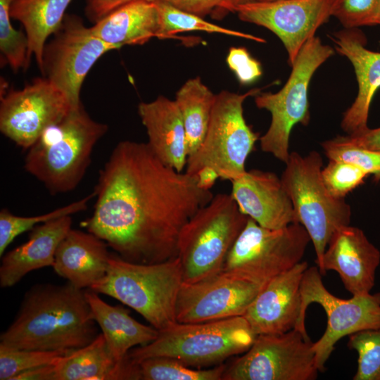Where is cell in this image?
Segmentation results:
<instances>
[{
    "instance_id": "cell-1",
    "label": "cell",
    "mask_w": 380,
    "mask_h": 380,
    "mask_svg": "<svg viewBox=\"0 0 380 380\" xmlns=\"http://www.w3.org/2000/svg\"><path fill=\"white\" fill-rule=\"evenodd\" d=\"M94 211L82 225L122 259L154 264L177 257L183 227L213 197L197 176L166 165L147 143L125 140L99 172Z\"/></svg>"
},
{
    "instance_id": "cell-2",
    "label": "cell",
    "mask_w": 380,
    "mask_h": 380,
    "mask_svg": "<svg viewBox=\"0 0 380 380\" xmlns=\"http://www.w3.org/2000/svg\"><path fill=\"white\" fill-rule=\"evenodd\" d=\"M99 335L85 291L70 284H39L25 294L0 345L39 350H76Z\"/></svg>"
},
{
    "instance_id": "cell-3",
    "label": "cell",
    "mask_w": 380,
    "mask_h": 380,
    "mask_svg": "<svg viewBox=\"0 0 380 380\" xmlns=\"http://www.w3.org/2000/svg\"><path fill=\"white\" fill-rule=\"evenodd\" d=\"M108 125L93 120L82 103L46 128L27 149L24 168L52 195L74 190L91 163Z\"/></svg>"
},
{
    "instance_id": "cell-4",
    "label": "cell",
    "mask_w": 380,
    "mask_h": 380,
    "mask_svg": "<svg viewBox=\"0 0 380 380\" xmlns=\"http://www.w3.org/2000/svg\"><path fill=\"white\" fill-rule=\"evenodd\" d=\"M182 283L177 257L141 264L110 254L106 275L90 289L127 305L160 331L177 323L176 303Z\"/></svg>"
},
{
    "instance_id": "cell-5",
    "label": "cell",
    "mask_w": 380,
    "mask_h": 380,
    "mask_svg": "<svg viewBox=\"0 0 380 380\" xmlns=\"http://www.w3.org/2000/svg\"><path fill=\"white\" fill-rule=\"evenodd\" d=\"M256 336L244 316L199 323L177 322L160 330L152 342L129 350L127 356L134 362L151 357H169L189 367L205 369L245 353Z\"/></svg>"
},
{
    "instance_id": "cell-6",
    "label": "cell",
    "mask_w": 380,
    "mask_h": 380,
    "mask_svg": "<svg viewBox=\"0 0 380 380\" xmlns=\"http://www.w3.org/2000/svg\"><path fill=\"white\" fill-rule=\"evenodd\" d=\"M248 219L231 194H217L201 208L179 237L177 258L183 283H194L220 272Z\"/></svg>"
},
{
    "instance_id": "cell-7",
    "label": "cell",
    "mask_w": 380,
    "mask_h": 380,
    "mask_svg": "<svg viewBox=\"0 0 380 380\" xmlns=\"http://www.w3.org/2000/svg\"><path fill=\"white\" fill-rule=\"evenodd\" d=\"M323 160L312 151L303 156L290 153L281 175L283 185L293 203L296 220L308 233L321 270L327 244L341 227L349 225L351 208L345 201L332 196L322 178Z\"/></svg>"
},
{
    "instance_id": "cell-8",
    "label": "cell",
    "mask_w": 380,
    "mask_h": 380,
    "mask_svg": "<svg viewBox=\"0 0 380 380\" xmlns=\"http://www.w3.org/2000/svg\"><path fill=\"white\" fill-rule=\"evenodd\" d=\"M262 90L255 88L244 94L223 90L215 94L206 135L198 149L188 157L185 172L195 175L209 168L220 179L232 182L246 171V160L260 137L247 124L243 105L248 97Z\"/></svg>"
},
{
    "instance_id": "cell-9",
    "label": "cell",
    "mask_w": 380,
    "mask_h": 380,
    "mask_svg": "<svg viewBox=\"0 0 380 380\" xmlns=\"http://www.w3.org/2000/svg\"><path fill=\"white\" fill-rule=\"evenodd\" d=\"M334 49L314 36L302 47L283 87L275 93L260 92L255 96V106L271 114V123L260 137V148L286 163L290 155L289 139L297 124L310 123L309 86L316 70L331 56Z\"/></svg>"
},
{
    "instance_id": "cell-10",
    "label": "cell",
    "mask_w": 380,
    "mask_h": 380,
    "mask_svg": "<svg viewBox=\"0 0 380 380\" xmlns=\"http://www.w3.org/2000/svg\"><path fill=\"white\" fill-rule=\"evenodd\" d=\"M310 241L308 233L300 223L271 229L248 217L221 271L267 283L301 262Z\"/></svg>"
},
{
    "instance_id": "cell-11",
    "label": "cell",
    "mask_w": 380,
    "mask_h": 380,
    "mask_svg": "<svg viewBox=\"0 0 380 380\" xmlns=\"http://www.w3.org/2000/svg\"><path fill=\"white\" fill-rule=\"evenodd\" d=\"M322 277L317 266L308 267L305 271L300 284V316L296 329L308 336L305 327L306 310L312 303L322 307L327 317V327L312 346L321 372L341 338L362 330L380 328V292L340 298L326 289Z\"/></svg>"
},
{
    "instance_id": "cell-12",
    "label": "cell",
    "mask_w": 380,
    "mask_h": 380,
    "mask_svg": "<svg viewBox=\"0 0 380 380\" xmlns=\"http://www.w3.org/2000/svg\"><path fill=\"white\" fill-rule=\"evenodd\" d=\"M312 342L293 329L257 335L250 348L227 368L222 380H315L319 372Z\"/></svg>"
},
{
    "instance_id": "cell-13",
    "label": "cell",
    "mask_w": 380,
    "mask_h": 380,
    "mask_svg": "<svg viewBox=\"0 0 380 380\" xmlns=\"http://www.w3.org/2000/svg\"><path fill=\"white\" fill-rule=\"evenodd\" d=\"M53 38L46 43L41 72L79 106L83 82L95 63L115 49L95 36L77 15L66 14Z\"/></svg>"
},
{
    "instance_id": "cell-14",
    "label": "cell",
    "mask_w": 380,
    "mask_h": 380,
    "mask_svg": "<svg viewBox=\"0 0 380 380\" xmlns=\"http://www.w3.org/2000/svg\"><path fill=\"white\" fill-rule=\"evenodd\" d=\"M73 108L68 97L47 78L39 77L20 90L1 96L0 130L27 150L51 125Z\"/></svg>"
},
{
    "instance_id": "cell-15",
    "label": "cell",
    "mask_w": 380,
    "mask_h": 380,
    "mask_svg": "<svg viewBox=\"0 0 380 380\" xmlns=\"http://www.w3.org/2000/svg\"><path fill=\"white\" fill-rule=\"evenodd\" d=\"M267 283L222 271L194 283H182L176 303L177 322L199 323L243 316Z\"/></svg>"
},
{
    "instance_id": "cell-16",
    "label": "cell",
    "mask_w": 380,
    "mask_h": 380,
    "mask_svg": "<svg viewBox=\"0 0 380 380\" xmlns=\"http://www.w3.org/2000/svg\"><path fill=\"white\" fill-rule=\"evenodd\" d=\"M331 0L254 1L236 6L242 21L265 27L282 42L291 65L304 44L326 23Z\"/></svg>"
},
{
    "instance_id": "cell-17",
    "label": "cell",
    "mask_w": 380,
    "mask_h": 380,
    "mask_svg": "<svg viewBox=\"0 0 380 380\" xmlns=\"http://www.w3.org/2000/svg\"><path fill=\"white\" fill-rule=\"evenodd\" d=\"M308 267L306 261H301L265 285L243 315L256 335L281 334L297 328L300 284Z\"/></svg>"
},
{
    "instance_id": "cell-18",
    "label": "cell",
    "mask_w": 380,
    "mask_h": 380,
    "mask_svg": "<svg viewBox=\"0 0 380 380\" xmlns=\"http://www.w3.org/2000/svg\"><path fill=\"white\" fill-rule=\"evenodd\" d=\"M380 264V251L364 232L350 224L341 227L331 236L319 271L337 272L346 289L352 295L369 293L374 286Z\"/></svg>"
},
{
    "instance_id": "cell-19",
    "label": "cell",
    "mask_w": 380,
    "mask_h": 380,
    "mask_svg": "<svg viewBox=\"0 0 380 380\" xmlns=\"http://www.w3.org/2000/svg\"><path fill=\"white\" fill-rule=\"evenodd\" d=\"M329 37L335 50L351 63L357 82V94L341 123L342 129L351 135L368 127L370 106L380 88V52L367 48V38L359 28H343Z\"/></svg>"
},
{
    "instance_id": "cell-20",
    "label": "cell",
    "mask_w": 380,
    "mask_h": 380,
    "mask_svg": "<svg viewBox=\"0 0 380 380\" xmlns=\"http://www.w3.org/2000/svg\"><path fill=\"white\" fill-rule=\"evenodd\" d=\"M231 182L239 208L259 225L278 229L296 222L291 198L274 172L246 170Z\"/></svg>"
},
{
    "instance_id": "cell-21",
    "label": "cell",
    "mask_w": 380,
    "mask_h": 380,
    "mask_svg": "<svg viewBox=\"0 0 380 380\" xmlns=\"http://www.w3.org/2000/svg\"><path fill=\"white\" fill-rule=\"evenodd\" d=\"M108 246L92 233L71 228L57 248L52 267L76 288L91 289L106 275Z\"/></svg>"
},
{
    "instance_id": "cell-22",
    "label": "cell",
    "mask_w": 380,
    "mask_h": 380,
    "mask_svg": "<svg viewBox=\"0 0 380 380\" xmlns=\"http://www.w3.org/2000/svg\"><path fill=\"white\" fill-rule=\"evenodd\" d=\"M152 152L166 165L184 172L188 159L186 133L180 111L175 101L159 96L138 105Z\"/></svg>"
},
{
    "instance_id": "cell-23",
    "label": "cell",
    "mask_w": 380,
    "mask_h": 380,
    "mask_svg": "<svg viewBox=\"0 0 380 380\" xmlns=\"http://www.w3.org/2000/svg\"><path fill=\"white\" fill-rule=\"evenodd\" d=\"M71 225V215H67L34 227L25 243L1 257L0 286L11 287L30 272L52 267L57 248Z\"/></svg>"
},
{
    "instance_id": "cell-24",
    "label": "cell",
    "mask_w": 380,
    "mask_h": 380,
    "mask_svg": "<svg viewBox=\"0 0 380 380\" xmlns=\"http://www.w3.org/2000/svg\"><path fill=\"white\" fill-rule=\"evenodd\" d=\"M137 363L128 356L118 362L102 333L89 344L72 350L56 364V380H137Z\"/></svg>"
},
{
    "instance_id": "cell-25",
    "label": "cell",
    "mask_w": 380,
    "mask_h": 380,
    "mask_svg": "<svg viewBox=\"0 0 380 380\" xmlns=\"http://www.w3.org/2000/svg\"><path fill=\"white\" fill-rule=\"evenodd\" d=\"M93 34L118 49L125 45H142L158 30L155 2L134 1L112 11L90 27Z\"/></svg>"
},
{
    "instance_id": "cell-26",
    "label": "cell",
    "mask_w": 380,
    "mask_h": 380,
    "mask_svg": "<svg viewBox=\"0 0 380 380\" xmlns=\"http://www.w3.org/2000/svg\"><path fill=\"white\" fill-rule=\"evenodd\" d=\"M85 294L94 319L118 362L123 361L132 348L146 345L158 337L157 329L139 322L124 307L107 303L90 289Z\"/></svg>"
},
{
    "instance_id": "cell-27",
    "label": "cell",
    "mask_w": 380,
    "mask_h": 380,
    "mask_svg": "<svg viewBox=\"0 0 380 380\" xmlns=\"http://www.w3.org/2000/svg\"><path fill=\"white\" fill-rule=\"evenodd\" d=\"M72 0H14L11 17L24 27L28 40V61L34 56L40 70L48 37L61 27Z\"/></svg>"
},
{
    "instance_id": "cell-28",
    "label": "cell",
    "mask_w": 380,
    "mask_h": 380,
    "mask_svg": "<svg viewBox=\"0 0 380 380\" xmlns=\"http://www.w3.org/2000/svg\"><path fill=\"white\" fill-rule=\"evenodd\" d=\"M215 98V94L200 77L186 81L176 93L175 101L182 118L189 156L198 149L205 139Z\"/></svg>"
},
{
    "instance_id": "cell-29",
    "label": "cell",
    "mask_w": 380,
    "mask_h": 380,
    "mask_svg": "<svg viewBox=\"0 0 380 380\" xmlns=\"http://www.w3.org/2000/svg\"><path fill=\"white\" fill-rule=\"evenodd\" d=\"M158 15L156 37L160 39L173 37L184 32L201 31L218 33L265 43L263 38L248 33L219 26L205 20L203 17L179 9L165 1L155 2Z\"/></svg>"
},
{
    "instance_id": "cell-30",
    "label": "cell",
    "mask_w": 380,
    "mask_h": 380,
    "mask_svg": "<svg viewBox=\"0 0 380 380\" xmlns=\"http://www.w3.org/2000/svg\"><path fill=\"white\" fill-rule=\"evenodd\" d=\"M138 380H222L224 364L196 369L164 356L151 357L136 362Z\"/></svg>"
},
{
    "instance_id": "cell-31",
    "label": "cell",
    "mask_w": 380,
    "mask_h": 380,
    "mask_svg": "<svg viewBox=\"0 0 380 380\" xmlns=\"http://www.w3.org/2000/svg\"><path fill=\"white\" fill-rule=\"evenodd\" d=\"M94 196L95 192L93 191L80 200L37 216H18L3 208L0 211V256H3L7 247L18 236L32 230L37 224L85 210L88 203Z\"/></svg>"
},
{
    "instance_id": "cell-32",
    "label": "cell",
    "mask_w": 380,
    "mask_h": 380,
    "mask_svg": "<svg viewBox=\"0 0 380 380\" xmlns=\"http://www.w3.org/2000/svg\"><path fill=\"white\" fill-rule=\"evenodd\" d=\"M72 350H27L0 345V379L13 380L26 371L56 363Z\"/></svg>"
},
{
    "instance_id": "cell-33",
    "label": "cell",
    "mask_w": 380,
    "mask_h": 380,
    "mask_svg": "<svg viewBox=\"0 0 380 380\" xmlns=\"http://www.w3.org/2000/svg\"><path fill=\"white\" fill-rule=\"evenodd\" d=\"M14 0H0V51L3 58L15 72L29 65L28 40L25 33L15 30L11 21Z\"/></svg>"
},
{
    "instance_id": "cell-34",
    "label": "cell",
    "mask_w": 380,
    "mask_h": 380,
    "mask_svg": "<svg viewBox=\"0 0 380 380\" xmlns=\"http://www.w3.org/2000/svg\"><path fill=\"white\" fill-rule=\"evenodd\" d=\"M348 347L357 353L353 380H380V328L365 329L349 336Z\"/></svg>"
},
{
    "instance_id": "cell-35",
    "label": "cell",
    "mask_w": 380,
    "mask_h": 380,
    "mask_svg": "<svg viewBox=\"0 0 380 380\" xmlns=\"http://www.w3.org/2000/svg\"><path fill=\"white\" fill-rule=\"evenodd\" d=\"M324 153L329 160H339L355 164L380 181V151L360 147L348 136H338L322 143Z\"/></svg>"
},
{
    "instance_id": "cell-36",
    "label": "cell",
    "mask_w": 380,
    "mask_h": 380,
    "mask_svg": "<svg viewBox=\"0 0 380 380\" xmlns=\"http://www.w3.org/2000/svg\"><path fill=\"white\" fill-rule=\"evenodd\" d=\"M322 178L329 193L334 198L345 199L355 189L365 182L369 174L351 163L329 160L322 169Z\"/></svg>"
},
{
    "instance_id": "cell-37",
    "label": "cell",
    "mask_w": 380,
    "mask_h": 380,
    "mask_svg": "<svg viewBox=\"0 0 380 380\" xmlns=\"http://www.w3.org/2000/svg\"><path fill=\"white\" fill-rule=\"evenodd\" d=\"M331 15L346 29L380 25V0H331Z\"/></svg>"
},
{
    "instance_id": "cell-38",
    "label": "cell",
    "mask_w": 380,
    "mask_h": 380,
    "mask_svg": "<svg viewBox=\"0 0 380 380\" xmlns=\"http://www.w3.org/2000/svg\"><path fill=\"white\" fill-rule=\"evenodd\" d=\"M226 62L239 83L243 85L255 82L262 75L261 63L253 58L245 47H231Z\"/></svg>"
},
{
    "instance_id": "cell-39",
    "label": "cell",
    "mask_w": 380,
    "mask_h": 380,
    "mask_svg": "<svg viewBox=\"0 0 380 380\" xmlns=\"http://www.w3.org/2000/svg\"><path fill=\"white\" fill-rule=\"evenodd\" d=\"M182 11L204 17L213 14L222 18L227 14V0H162Z\"/></svg>"
},
{
    "instance_id": "cell-40",
    "label": "cell",
    "mask_w": 380,
    "mask_h": 380,
    "mask_svg": "<svg viewBox=\"0 0 380 380\" xmlns=\"http://www.w3.org/2000/svg\"><path fill=\"white\" fill-rule=\"evenodd\" d=\"M139 0H85V13L88 19L95 23L115 8ZM156 2L162 0H142Z\"/></svg>"
},
{
    "instance_id": "cell-41",
    "label": "cell",
    "mask_w": 380,
    "mask_h": 380,
    "mask_svg": "<svg viewBox=\"0 0 380 380\" xmlns=\"http://www.w3.org/2000/svg\"><path fill=\"white\" fill-rule=\"evenodd\" d=\"M347 136L353 143L360 147L380 151V127L372 129L368 127L360 132Z\"/></svg>"
},
{
    "instance_id": "cell-42",
    "label": "cell",
    "mask_w": 380,
    "mask_h": 380,
    "mask_svg": "<svg viewBox=\"0 0 380 380\" xmlns=\"http://www.w3.org/2000/svg\"><path fill=\"white\" fill-rule=\"evenodd\" d=\"M56 363L26 371L13 380H56Z\"/></svg>"
},
{
    "instance_id": "cell-43",
    "label": "cell",
    "mask_w": 380,
    "mask_h": 380,
    "mask_svg": "<svg viewBox=\"0 0 380 380\" xmlns=\"http://www.w3.org/2000/svg\"><path fill=\"white\" fill-rule=\"evenodd\" d=\"M196 175L198 177L200 186L207 189H211L216 180L219 179L217 174L209 168L200 170Z\"/></svg>"
},
{
    "instance_id": "cell-44",
    "label": "cell",
    "mask_w": 380,
    "mask_h": 380,
    "mask_svg": "<svg viewBox=\"0 0 380 380\" xmlns=\"http://www.w3.org/2000/svg\"><path fill=\"white\" fill-rule=\"evenodd\" d=\"M256 0H227V13L234 12V8L241 4L253 2Z\"/></svg>"
},
{
    "instance_id": "cell-45",
    "label": "cell",
    "mask_w": 380,
    "mask_h": 380,
    "mask_svg": "<svg viewBox=\"0 0 380 380\" xmlns=\"http://www.w3.org/2000/svg\"><path fill=\"white\" fill-rule=\"evenodd\" d=\"M256 1H275V0H256Z\"/></svg>"
}]
</instances>
